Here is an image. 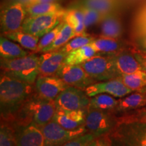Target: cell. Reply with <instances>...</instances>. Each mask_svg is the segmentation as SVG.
I'll return each mask as SVG.
<instances>
[{
  "label": "cell",
  "mask_w": 146,
  "mask_h": 146,
  "mask_svg": "<svg viewBox=\"0 0 146 146\" xmlns=\"http://www.w3.org/2000/svg\"><path fill=\"white\" fill-rule=\"evenodd\" d=\"M35 92V87L33 84L1 73L0 78L1 122H10Z\"/></svg>",
  "instance_id": "6da1fadb"
},
{
  "label": "cell",
  "mask_w": 146,
  "mask_h": 146,
  "mask_svg": "<svg viewBox=\"0 0 146 146\" xmlns=\"http://www.w3.org/2000/svg\"><path fill=\"white\" fill-rule=\"evenodd\" d=\"M39 56L34 54L15 59L1 58V73L35 85L39 75Z\"/></svg>",
  "instance_id": "7a4b0ae2"
},
{
  "label": "cell",
  "mask_w": 146,
  "mask_h": 146,
  "mask_svg": "<svg viewBox=\"0 0 146 146\" xmlns=\"http://www.w3.org/2000/svg\"><path fill=\"white\" fill-rule=\"evenodd\" d=\"M118 125L119 121L112 111L87 108L85 126L87 131L96 138L109 135Z\"/></svg>",
  "instance_id": "3957f363"
},
{
  "label": "cell",
  "mask_w": 146,
  "mask_h": 146,
  "mask_svg": "<svg viewBox=\"0 0 146 146\" xmlns=\"http://www.w3.org/2000/svg\"><path fill=\"white\" fill-rule=\"evenodd\" d=\"M27 14L26 5L14 0H5L1 7L0 25L1 34L21 29Z\"/></svg>",
  "instance_id": "277c9868"
},
{
  "label": "cell",
  "mask_w": 146,
  "mask_h": 146,
  "mask_svg": "<svg viewBox=\"0 0 146 146\" xmlns=\"http://www.w3.org/2000/svg\"><path fill=\"white\" fill-rule=\"evenodd\" d=\"M81 65L87 74L97 82L118 78L110 55L98 53Z\"/></svg>",
  "instance_id": "5b68a950"
},
{
  "label": "cell",
  "mask_w": 146,
  "mask_h": 146,
  "mask_svg": "<svg viewBox=\"0 0 146 146\" xmlns=\"http://www.w3.org/2000/svg\"><path fill=\"white\" fill-rule=\"evenodd\" d=\"M66 11L56 14L27 16L21 30L41 38L64 21Z\"/></svg>",
  "instance_id": "8992f818"
},
{
  "label": "cell",
  "mask_w": 146,
  "mask_h": 146,
  "mask_svg": "<svg viewBox=\"0 0 146 146\" xmlns=\"http://www.w3.org/2000/svg\"><path fill=\"white\" fill-rule=\"evenodd\" d=\"M41 129L44 136L45 146H61L88 132L85 125L75 130H68L54 120L41 127Z\"/></svg>",
  "instance_id": "52a82bcc"
},
{
  "label": "cell",
  "mask_w": 146,
  "mask_h": 146,
  "mask_svg": "<svg viewBox=\"0 0 146 146\" xmlns=\"http://www.w3.org/2000/svg\"><path fill=\"white\" fill-rule=\"evenodd\" d=\"M90 98L83 89L69 86L62 91L54 100L56 110H87Z\"/></svg>",
  "instance_id": "ba28073f"
},
{
  "label": "cell",
  "mask_w": 146,
  "mask_h": 146,
  "mask_svg": "<svg viewBox=\"0 0 146 146\" xmlns=\"http://www.w3.org/2000/svg\"><path fill=\"white\" fill-rule=\"evenodd\" d=\"M114 135L127 146H146L145 123H121L115 129Z\"/></svg>",
  "instance_id": "9c48e42d"
},
{
  "label": "cell",
  "mask_w": 146,
  "mask_h": 146,
  "mask_svg": "<svg viewBox=\"0 0 146 146\" xmlns=\"http://www.w3.org/2000/svg\"><path fill=\"white\" fill-rule=\"evenodd\" d=\"M55 75L63 80L69 86L83 90L97 82L87 74L81 65L63 64Z\"/></svg>",
  "instance_id": "30bf717a"
},
{
  "label": "cell",
  "mask_w": 146,
  "mask_h": 146,
  "mask_svg": "<svg viewBox=\"0 0 146 146\" xmlns=\"http://www.w3.org/2000/svg\"><path fill=\"white\" fill-rule=\"evenodd\" d=\"M85 91L89 98L98 94H106L119 98H123L133 92V90L126 86L119 78L96 82L87 87Z\"/></svg>",
  "instance_id": "8fae6325"
},
{
  "label": "cell",
  "mask_w": 146,
  "mask_h": 146,
  "mask_svg": "<svg viewBox=\"0 0 146 146\" xmlns=\"http://www.w3.org/2000/svg\"><path fill=\"white\" fill-rule=\"evenodd\" d=\"M17 146H45L41 127L33 122L14 127Z\"/></svg>",
  "instance_id": "7c38bea8"
},
{
  "label": "cell",
  "mask_w": 146,
  "mask_h": 146,
  "mask_svg": "<svg viewBox=\"0 0 146 146\" xmlns=\"http://www.w3.org/2000/svg\"><path fill=\"white\" fill-rule=\"evenodd\" d=\"M63 80L56 75H39L36 78L35 87L36 94L41 98L54 100L58 95L68 87Z\"/></svg>",
  "instance_id": "4fadbf2b"
},
{
  "label": "cell",
  "mask_w": 146,
  "mask_h": 146,
  "mask_svg": "<svg viewBox=\"0 0 146 146\" xmlns=\"http://www.w3.org/2000/svg\"><path fill=\"white\" fill-rule=\"evenodd\" d=\"M136 47L110 55L118 77L123 74H131L142 70L141 65L133 54V50Z\"/></svg>",
  "instance_id": "5bb4252c"
},
{
  "label": "cell",
  "mask_w": 146,
  "mask_h": 146,
  "mask_svg": "<svg viewBox=\"0 0 146 146\" xmlns=\"http://www.w3.org/2000/svg\"><path fill=\"white\" fill-rule=\"evenodd\" d=\"M90 45L99 54L111 55L122 51L132 49L135 45L120 38H111L100 35L95 37Z\"/></svg>",
  "instance_id": "9a60e30c"
},
{
  "label": "cell",
  "mask_w": 146,
  "mask_h": 146,
  "mask_svg": "<svg viewBox=\"0 0 146 146\" xmlns=\"http://www.w3.org/2000/svg\"><path fill=\"white\" fill-rule=\"evenodd\" d=\"M66 55L60 50L42 53L39 60L40 75H55L63 66Z\"/></svg>",
  "instance_id": "2e32d148"
},
{
  "label": "cell",
  "mask_w": 146,
  "mask_h": 146,
  "mask_svg": "<svg viewBox=\"0 0 146 146\" xmlns=\"http://www.w3.org/2000/svg\"><path fill=\"white\" fill-rule=\"evenodd\" d=\"M87 110H56L52 120L68 130H75L85 125Z\"/></svg>",
  "instance_id": "e0dca14e"
},
{
  "label": "cell",
  "mask_w": 146,
  "mask_h": 146,
  "mask_svg": "<svg viewBox=\"0 0 146 146\" xmlns=\"http://www.w3.org/2000/svg\"><path fill=\"white\" fill-rule=\"evenodd\" d=\"M146 106V89L136 91L132 94H129L125 98L118 100V104L114 110V114L134 110Z\"/></svg>",
  "instance_id": "ac0fdd59"
},
{
  "label": "cell",
  "mask_w": 146,
  "mask_h": 146,
  "mask_svg": "<svg viewBox=\"0 0 146 146\" xmlns=\"http://www.w3.org/2000/svg\"><path fill=\"white\" fill-rule=\"evenodd\" d=\"M100 23L101 36L120 38L123 33L121 20L117 12L107 14Z\"/></svg>",
  "instance_id": "d6986e66"
},
{
  "label": "cell",
  "mask_w": 146,
  "mask_h": 146,
  "mask_svg": "<svg viewBox=\"0 0 146 146\" xmlns=\"http://www.w3.org/2000/svg\"><path fill=\"white\" fill-rule=\"evenodd\" d=\"M72 5H82L94 9L104 15L117 12L120 5V0H79Z\"/></svg>",
  "instance_id": "ffe728a7"
},
{
  "label": "cell",
  "mask_w": 146,
  "mask_h": 146,
  "mask_svg": "<svg viewBox=\"0 0 146 146\" xmlns=\"http://www.w3.org/2000/svg\"><path fill=\"white\" fill-rule=\"evenodd\" d=\"M29 52L25 50L21 45L8 39L1 35L0 37V56L3 59H15L29 55Z\"/></svg>",
  "instance_id": "44dd1931"
},
{
  "label": "cell",
  "mask_w": 146,
  "mask_h": 146,
  "mask_svg": "<svg viewBox=\"0 0 146 146\" xmlns=\"http://www.w3.org/2000/svg\"><path fill=\"white\" fill-rule=\"evenodd\" d=\"M1 35L9 39L19 43V45L27 50L33 51L34 52H36L37 50L38 43H39L40 38L33 35L31 34L27 33L22 31L21 29L16 31Z\"/></svg>",
  "instance_id": "7402d4cb"
},
{
  "label": "cell",
  "mask_w": 146,
  "mask_h": 146,
  "mask_svg": "<svg viewBox=\"0 0 146 146\" xmlns=\"http://www.w3.org/2000/svg\"><path fill=\"white\" fill-rule=\"evenodd\" d=\"M98 52L90 44L85 45L68 53L66 56L64 64L65 65H81L96 56Z\"/></svg>",
  "instance_id": "603a6c76"
},
{
  "label": "cell",
  "mask_w": 146,
  "mask_h": 146,
  "mask_svg": "<svg viewBox=\"0 0 146 146\" xmlns=\"http://www.w3.org/2000/svg\"><path fill=\"white\" fill-rule=\"evenodd\" d=\"M64 21L74 29L76 36L85 33L86 29L84 22V16L79 9L74 7H70L66 11Z\"/></svg>",
  "instance_id": "cb8c5ba5"
},
{
  "label": "cell",
  "mask_w": 146,
  "mask_h": 146,
  "mask_svg": "<svg viewBox=\"0 0 146 146\" xmlns=\"http://www.w3.org/2000/svg\"><path fill=\"white\" fill-rule=\"evenodd\" d=\"M28 16L56 14L66 10L60 3H38L26 5Z\"/></svg>",
  "instance_id": "d4e9b609"
},
{
  "label": "cell",
  "mask_w": 146,
  "mask_h": 146,
  "mask_svg": "<svg viewBox=\"0 0 146 146\" xmlns=\"http://www.w3.org/2000/svg\"><path fill=\"white\" fill-rule=\"evenodd\" d=\"M76 35L74 31V29L70 26L69 24L66 23L64 21L63 28L62 29L61 31L58 34L57 37L54 40V42L50 44L49 46L45 47L41 51V53H45L51 51L58 50L62 48L64 45L66 44L68 42L76 36Z\"/></svg>",
  "instance_id": "484cf974"
},
{
  "label": "cell",
  "mask_w": 146,
  "mask_h": 146,
  "mask_svg": "<svg viewBox=\"0 0 146 146\" xmlns=\"http://www.w3.org/2000/svg\"><path fill=\"white\" fill-rule=\"evenodd\" d=\"M118 78L133 91L146 89V72L143 70L131 74H123Z\"/></svg>",
  "instance_id": "4316f807"
},
{
  "label": "cell",
  "mask_w": 146,
  "mask_h": 146,
  "mask_svg": "<svg viewBox=\"0 0 146 146\" xmlns=\"http://www.w3.org/2000/svg\"><path fill=\"white\" fill-rule=\"evenodd\" d=\"M114 96L106 94H100L90 98L89 108L113 111L118 104Z\"/></svg>",
  "instance_id": "83f0119b"
},
{
  "label": "cell",
  "mask_w": 146,
  "mask_h": 146,
  "mask_svg": "<svg viewBox=\"0 0 146 146\" xmlns=\"http://www.w3.org/2000/svg\"><path fill=\"white\" fill-rule=\"evenodd\" d=\"M94 39L95 36H91L90 35L85 33L80 35L74 36L60 50L68 54L70 52L90 44Z\"/></svg>",
  "instance_id": "f1b7e54d"
},
{
  "label": "cell",
  "mask_w": 146,
  "mask_h": 146,
  "mask_svg": "<svg viewBox=\"0 0 146 146\" xmlns=\"http://www.w3.org/2000/svg\"><path fill=\"white\" fill-rule=\"evenodd\" d=\"M71 7L77 8L81 11L84 16V22H85V27H88L94 24L101 23L103 18L106 15H104L100 12H98L94 9L88 8L82 5H72Z\"/></svg>",
  "instance_id": "f546056e"
},
{
  "label": "cell",
  "mask_w": 146,
  "mask_h": 146,
  "mask_svg": "<svg viewBox=\"0 0 146 146\" xmlns=\"http://www.w3.org/2000/svg\"><path fill=\"white\" fill-rule=\"evenodd\" d=\"M0 146H17L14 128L4 122H1Z\"/></svg>",
  "instance_id": "4dcf8cb0"
},
{
  "label": "cell",
  "mask_w": 146,
  "mask_h": 146,
  "mask_svg": "<svg viewBox=\"0 0 146 146\" xmlns=\"http://www.w3.org/2000/svg\"><path fill=\"white\" fill-rule=\"evenodd\" d=\"M64 21L61 22L58 26H56L52 31H50V32L47 33L45 35L40 38L39 43H38L37 50H36L35 53L41 52L43 49L49 46L50 44H52L54 40L56 39V38L58 36L60 32L61 31L62 29L64 27Z\"/></svg>",
  "instance_id": "1f68e13d"
},
{
  "label": "cell",
  "mask_w": 146,
  "mask_h": 146,
  "mask_svg": "<svg viewBox=\"0 0 146 146\" xmlns=\"http://www.w3.org/2000/svg\"><path fill=\"white\" fill-rule=\"evenodd\" d=\"M96 138L94 135L87 132L81 136L72 139L61 146H87Z\"/></svg>",
  "instance_id": "d6a6232c"
},
{
  "label": "cell",
  "mask_w": 146,
  "mask_h": 146,
  "mask_svg": "<svg viewBox=\"0 0 146 146\" xmlns=\"http://www.w3.org/2000/svg\"><path fill=\"white\" fill-rule=\"evenodd\" d=\"M133 54L141 65L142 70L146 72V51L141 50L136 47L133 50Z\"/></svg>",
  "instance_id": "836d02e7"
},
{
  "label": "cell",
  "mask_w": 146,
  "mask_h": 146,
  "mask_svg": "<svg viewBox=\"0 0 146 146\" xmlns=\"http://www.w3.org/2000/svg\"><path fill=\"white\" fill-rule=\"evenodd\" d=\"M111 136L110 135L96 138L87 146H110Z\"/></svg>",
  "instance_id": "e575fe53"
},
{
  "label": "cell",
  "mask_w": 146,
  "mask_h": 146,
  "mask_svg": "<svg viewBox=\"0 0 146 146\" xmlns=\"http://www.w3.org/2000/svg\"><path fill=\"white\" fill-rule=\"evenodd\" d=\"M146 23V4L139 10L135 19V27Z\"/></svg>",
  "instance_id": "d590c367"
},
{
  "label": "cell",
  "mask_w": 146,
  "mask_h": 146,
  "mask_svg": "<svg viewBox=\"0 0 146 146\" xmlns=\"http://www.w3.org/2000/svg\"><path fill=\"white\" fill-rule=\"evenodd\" d=\"M135 35L137 38L146 36V23L135 27Z\"/></svg>",
  "instance_id": "8d00e7d4"
},
{
  "label": "cell",
  "mask_w": 146,
  "mask_h": 146,
  "mask_svg": "<svg viewBox=\"0 0 146 146\" xmlns=\"http://www.w3.org/2000/svg\"><path fill=\"white\" fill-rule=\"evenodd\" d=\"M110 146H127V145L123 143V141H121L118 137H116L114 134L111 136Z\"/></svg>",
  "instance_id": "74e56055"
},
{
  "label": "cell",
  "mask_w": 146,
  "mask_h": 146,
  "mask_svg": "<svg viewBox=\"0 0 146 146\" xmlns=\"http://www.w3.org/2000/svg\"><path fill=\"white\" fill-rule=\"evenodd\" d=\"M137 40L138 48L141 50L146 51V36L137 38Z\"/></svg>",
  "instance_id": "f35d334b"
},
{
  "label": "cell",
  "mask_w": 146,
  "mask_h": 146,
  "mask_svg": "<svg viewBox=\"0 0 146 146\" xmlns=\"http://www.w3.org/2000/svg\"><path fill=\"white\" fill-rule=\"evenodd\" d=\"M62 0H33L32 3H59Z\"/></svg>",
  "instance_id": "ab89813d"
},
{
  "label": "cell",
  "mask_w": 146,
  "mask_h": 146,
  "mask_svg": "<svg viewBox=\"0 0 146 146\" xmlns=\"http://www.w3.org/2000/svg\"><path fill=\"white\" fill-rule=\"evenodd\" d=\"M14 1H19V2L23 3V4H25V5H28L30 4V3H32L33 0H14Z\"/></svg>",
  "instance_id": "60d3db41"
}]
</instances>
